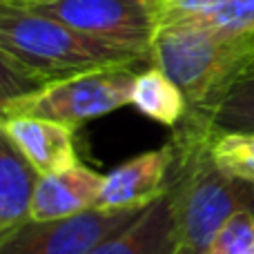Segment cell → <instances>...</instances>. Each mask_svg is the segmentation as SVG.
<instances>
[{"label":"cell","instance_id":"44dd1931","mask_svg":"<svg viewBox=\"0 0 254 254\" xmlns=\"http://www.w3.org/2000/svg\"><path fill=\"white\" fill-rule=\"evenodd\" d=\"M252 71H254V69H252ZM252 71H250V74H252Z\"/></svg>","mask_w":254,"mask_h":254},{"label":"cell","instance_id":"8992f818","mask_svg":"<svg viewBox=\"0 0 254 254\" xmlns=\"http://www.w3.org/2000/svg\"><path fill=\"white\" fill-rule=\"evenodd\" d=\"M31 11L52 16L94 38L123 45L152 61L154 25L143 0H7Z\"/></svg>","mask_w":254,"mask_h":254},{"label":"cell","instance_id":"5bb4252c","mask_svg":"<svg viewBox=\"0 0 254 254\" xmlns=\"http://www.w3.org/2000/svg\"><path fill=\"white\" fill-rule=\"evenodd\" d=\"M210 152L223 172L254 183V134L246 131L212 134Z\"/></svg>","mask_w":254,"mask_h":254},{"label":"cell","instance_id":"7c38bea8","mask_svg":"<svg viewBox=\"0 0 254 254\" xmlns=\"http://www.w3.org/2000/svg\"><path fill=\"white\" fill-rule=\"evenodd\" d=\"M129 105H134L143 116L167 127H176L190 110L181 87L154 65L136 74Z\"/></svg>","mask_w":254,"mask_h":254},{"label":"cell","instance_id":"3957f363","mask_svg":"<svg viewBox=\"0 0 254 254\" xmlns=\"http://www.w3.org/2000/svg\"><path fill=\"white\" fill-rule=\"evenodd\" d=\"M149 56L181 87L190 114H205L254 69V36H223L196 22L167 25L154 31Z\"/></svg>","mask_w":254,"mask_h":254},{"label":"cell","instance_id":"52a82bcc","mask_svg":"<svg viewBox=\"0 0 254 254\" xmlns=\"http://www.w3.org/2000/svg\"><path fill=\"white\" fill-rule=\"evenodd\" d=\"M174 147L167 140L163 147L149 149L129 158L105 174L96 207L103 210H145L167 192Z\"/></svg>","mask_w":254,"mask_h":254},{"label":"cell","instance_id":"5b68a950","mask_svg":"<svg viewBox=\"0 0 254 254\" xmlns=\"http://www.w3.org/2000/svg\"><path fill=\"white\" fill-rule=\"evenodd\" d=\"M140 212L92 207L67 219H29L0 237V254H89L98 243L127 228Z\"/></svg>","mask_w":254,"mask_h":254},{"label":"cell","instance_id":"30bf717a","mask_svg":"<svg viewBox=\"0 0 254 254\" xmlns=\"http://www.w3.org/2000/svg\"><path fill=\"white\" fill-rule=\"evenodd\" d=\"M89 254H181V237L167 192Z\"/></svg>","mask_w":254,"mask_h":254},{"label":"cell","instance_id":"8fae6325","mask_svg":"<svg viewBox=\"0 0 254 254\" xmlns=\"http://www.w3.org/2000/svg\"><path fill=\"white\" fill-rule=\"evenodd\" d=\"M40 174L0 129V237L29 221L31 198Z\"/></svg>","mask_w":254,"mask_h":254},{"label":"cell","instance_id":"7a4b0ae2","mask_svg":"<svg viewBox=\"0 0 254 254\" xmlns=\"http://www.w3.org/2000/svg\"><path fill=\"white\" fill-rule=\"evenodd\" d=\"M0 47L45 85L96 69L152 65L145 54L7 0H0Z\"/></svg>","mask_w":254,"mask_h":254},{"label":"cell","instance_id":"9c48e42d","mask_svg":"<svg viewBox=\"0 0 254 254\" xmlns=\"http://www.w3.org/2000/svg\"><path fill=\"white\" fill-rule=\"evenodd\" d=\"M2 129L40 176L80 163L74 147L76 129L69 125L36 116H9L2 121Z\"/></svg>","mask_w":254,"mask_h":254},{"label":"cell","instance_id":"6da1fadb","mask_svg":"<svg viewBox=\"0 0 254 254\" xmlns=\"http://www.w3.org/2000/svg\"><path fill=\"white\" fill-rule=\"evenodd\" d=\"M214 131L185 114L170 138L174 163L167 196L181 237V254H205L223 223L254 207V183L237 179L214 163L210 140Z\"/></svg>","mask_w":254,"mask_h":254},{"label":"cell","instance_id":"9a60e30c","mask_svg":"<svg viewBox=\"0 0 254 254\" xmlns=\"http://www.w3.org/2000/svg\"><path fill=\"white\" fill-rule=\"evenodd\" d=\"M223 0H143L147 16L154 25V31L158 27H167V25L201 22Z\"/></svg>","mask_w":254,"mask_h":254},{"label":"cell","instance_id":"d6986e66","mask_svg":"<svg viewBox=\"0 0 254 254\" xmlns=\"http://www.w3.org/2000/svg\"><path fill=\"white\" fill-rule=\"evenodd\" d=\"M2 121H4V119H2V116H0V129H2Z\"/></svg>","mask_w":254,"mask_h":254},{"label":"cell","instance_id":"ba28073f","mask_svg":"<svg viewBox=\"0 0 254 254\" xmlns=\"http://www.w3.org/2000/svg\"><path fill=\"white\" fill-rule=\"evenodd\" d=\"M105 176L85 167L83 163L67 170L43 174L36 183L29 219L56 221L76 216L96 207Z\"/></svg>","mask_w":254,"mask_h":254},{"label":"cell","instance_id":"e0dca14e","mask_svg":"<svg viewBox=\"0 0 254 254\" xmlns=\"http://www.w3.org/2000/svg\"><path fill=\"white\" fill-rule=\"evenodd\" d=\"M196 25L223 36H254V0H223Z\"/></svg>","mask_w":254,"mask_h":254},{"label":"cell","instance_id":"ac0fdd59","mask_svg":"<svg viewBox=\"0 0 254 254\" xmlns=\"http://www.w3.org/2000/svg\"><path fill=\"white\" fill-rule=\"evenodd\" d=\"M43 80L22 69L2 47H0V116L11 103L29 96L43 87Z\"/></svg>","mask_w":254,"mask_h":254},{"label":"cell","instance_id":"4fadbf2b","mask_svg":"<svg viewBox=\"0 0 254 254\" xmlns=\"http://www.w3.org/2000/svg\"><path fill=\"white\" fill-rule=\"evenodd\" d=\"M190 116L203 121L214 134H228V131L254 134V71L239 78L205 114Z\"/></svg>","mask_w":254,"mask_h":254},{"label":"cell","instance_id":"277c9868","mask_svg":"<svg viewBox=\"0 0 254 254\" xmlns=\"http://www.w3.org/2000/svg\"><path fill=\"white\" fill-rule=\"evenodd\" d=\"M136 74V67H110L54 80L43 85L38 92L11 103L2 112V119L36 116L76 129L87 121L129 105Z\"/></svg>","mask_w":254,"mask_h":254},{"label":"cell","instance_id":"ffe728a7","mask_svg":"<svg viewBox=\"0 0 254 254\" xmlns=\"http://www.w3.org/2000/svg\"><path fill=\"white\" fill-rule=\"evenodd\" d=\"M248 254H254V250H252V252H248Z\"/></svg>","mask_w":254,"mask_h":254},{"label":"cell","instance_id":"2e32d148","mask_svg":"<svg viewBox=\"0 0 254 254\" xmlns=\"http://www.w3.org/2000/svg\"><path fill=\"white\" fill-rule=\"evenodd\" d=\"M254 250V207L230 216L205 254H248Z\"/></svg>","mask_w":254,"mask_h":254}]
</instances>
